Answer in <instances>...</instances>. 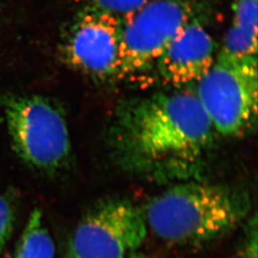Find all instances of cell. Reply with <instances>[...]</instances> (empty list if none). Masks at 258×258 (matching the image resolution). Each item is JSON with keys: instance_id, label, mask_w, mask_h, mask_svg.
Returning <instances> with one entry per match:
<instances>
[{"instance_id": "obj_1", "label": "cell", "mask_w": 258, "mask_h": 258, "mask_svg": "<svg viewBox=\"0 0 258 258\" xmlns=\"http://www.w3.org/2000/svg\"><path fill=\"white\" fill-rule=\"evenodd\" d=\"M215 135L195 92L183 88L121 102L107 133L120 161L157 173H179L197 166Z\"/></svg>"}, {"instance_id": "obj_2", "label": "cell", "mask_w": 258, "mask_h": 258, "mask_svg": "<svg viewBox=\"0 0 258 258\" xmlns=\"http://www.w3.org/2000/svg\"><path fill=\"white\" fill-rule=\"evenodd\" d=\"M250 211L244 191L223 184L183 183L157 195L144 212L148 228L173 245L215 239L244 220Z\"/></svg>"}, {"instance_id": "obj_3", "label": "cell", "mask_w": 258, "mask_h": 258, "mask_svg": "<svg viewBox=\"0 0 258 258\" xmlns=\"http://www.w3.org/2000/svg\"><path fill=\"white\" fill-rule=\"evenodd\" d=\"M205 0H149L122 20L117 80H140L195 18Z\"/></svg>"}, {"instance_id": "obj_4", "label": "cell", "mask_w": 258, "mask_h": 258, "mask_svg": "<svg viewBox=\"0 0 258 258\" xmlns=\"http://www.w3.org/2000/svg\"><path fill=\"white\" fill-rule=\"evenodd\" d=\"M3 113L14 149L26 165L46 172L67 165L72 143L56 104L37 95L13 96L4 100Z\"/></svg>"}, {"instance_id": "obj_5", "label": "cell", "mask_w": 258, "mask_h": 258, "mask_svg": "<svg viewBox=\"0 0 258 258\" xmlns=\"http://www.w3.org/2000/svg\"><path fill=\"white\" fill-rule=\"evenodd\" d=\"M216 134L236 137L252 128L257 117V58L217 53L194 91Z\"/></svg>"}, {"instance_id": "obj_6", "label": "cell", "mask_w": 258, "mask_h": 258, "mask_svg": "<svg viewBox=\"0 0 258 258\" xmlns=\"http://www.w3.org/2000/svg\"><path fill=\"white\" fill-rule=\"evenodd\" d=\"M144 212L123 199L91 208L73 231L66 258H128L147 237Z\"/></svg>"}, {"instance_id": "obj_7", "label": "cell", "mask_w": 258, "mask_h": 258, "mask_svg": "<svg viewBox=\"0 0 258 258\" xmlns=\"http://www.w3.org/2000/svg\"><path fill=\"white\" fill-rule=\"evenodd\" d=\"M122 20L79 9L60 44L65 64L98 81L117 80Z\"/></svg>"}, {"instance_id": "obj_8", "label": "cell", "mask_w": 258, "mask_h": 258, "mask_svg": "<svg viewBox=\"0 0 258 258\" xmlns=\"http://www.w3.org/2000/svg\"><path fill=\"white\" fill-rule=\"evenodd\" d=\"M205 14L184 27L140 81L147 78L143 83L177 89L198 83L210 71L217 54Z\"/></svg>"}, {"instance_id": "obj_9", "label": "cell", "mask_w": 258, "mask_h": 258, "mask_svg": "<svg viewBox=\"0 0 258 258\" xmlns=\"http://www.w3.org/2000/svg\"><path fill=\"white\" fill-rule=\"evenodd\" d=\"M54 240L47 229L43 213L35 208L18 241L13 258H55Z\"/></svg>"}, {"instance_id": "obj_10", "label": "cell", "mask_w": 258, "mask_h": 258, "mask_svg": "<svg viewBox=\"0 0 258 258\" xmlns=\"http://www.w3.org/2000/svg\"><path fill=\"white\" fill-rule=\"evenodd\" d=\"M257 0H232L230 27L257 40Z\"/></svg>"}, {"instance_id": "obj_11", "label": "cell", "mask_w": 258, "mask_h": 258, "mask_svg": "<svg viewBox=\"0 0 258 258\" xmlns=\"http://www.w3.org/2000/svg\"><path fill=\"white\" fill-rule=\"evenodd\" d=\"M79 9L108 14L120 20L126 19L141 9L149 0H74Z\"/></svg>"}, {"instance_id": "obj_12", "label": "cell", "mask_w": 258, "mask_h": 258, "mask_svg": "<svg viewBox=\"0 0 258 258\" xmlns=\"http://www.w3.org/2000/svg\"><path fill=\"white\" fill-rule=\"evenodd\" d=\"M17 218V206L6 194H0V256L9 241Z\"/></svg>"}, {"instance_id": "obj_13", "label": "cell", "mask_w": 258, "mask_h": 258, "mask_svg": "<svg viewBox=\"0 0 258 258\" xmlns=\"http://www.w3.org/2000/svg\"><path fill=\"white\" fill-rule=\"evenodd\" d=\"M128 258H146L144 257V256H141V255H136V254H132V255H130Z\"/></svg>"}]
</instances>
